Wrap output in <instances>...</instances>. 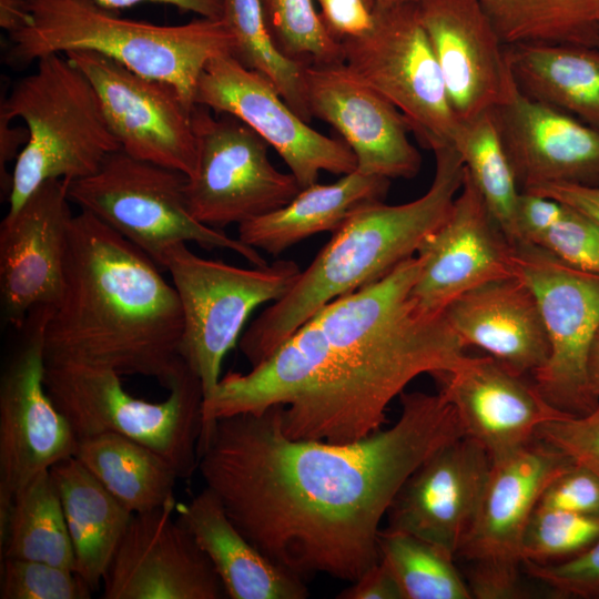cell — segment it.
<instances>
[{
	"label": "cell",
	"mask_w": 599,
	"mask_h": 599,
	"mask_svg": "<svg viewBox=\"0 0 599 599\" xmlns=\"http://www.w3.org/2000/svg\"><path fill=\"white\" fill-rule=\"evenodd\" d=\"M521 192H530L559 201L582 213L599 227V186L545 184Z\"/></svg>",
	"instance_id": "cell-45"
},
{
	"label": "cell",
	"mask_w": 599,
	"mask_h": 599,
	"mask_svg": "<svg viewBox=\"0 0 599 599\" xmlns=\"http://www.w3.org/2000/svg\"><path fill=\"white\" fill-rule=\"evenodd\" d=\"M375 3L378 4H394V3H402V2H414L418 0H374Z\"/></svg>",
	"instance_id": "cell-50"
},
{
	"label": "cell",
	"mask_w": 599,
	"mask_h": 599,
	"mask_svg": "<svg viewBox=\"0 0 599 599\" xmlns=\"http://www.w3.org/2000/svg\"><path fill=\"white\" fill-rule=\"evenodd\" d=\"M52 307L33 309L0 380V516L33 477L73 457L78 437L44 385V327Z\"/></svg>",
	"instance_id": "cell-14"
},
{
	"label": "cell",
	"mask_w": 599,
	"mask_h": 599,
	"mask_svg": "<svg viewBox=\"0 0 599 599\" xmlns=\"http://www.w3.org/2000/svg\"><path fill=\"white\" fill-rule=\"evenodd\" d=\"M44 385L78 439L115 433L163 456L180 478L197 469L204 395L189 365L156 403L132 396L120 374L102 367L45 363Z\"/></svg>",
	"instance_id": "cell-7"
},
{
	"label": "cell",
	"mask_w": 599,
	"mask_h": 599,
	"mask_svg": "<svg viewBox=\"0 0 599 599\" xmlns=\"http://www.w3.org/2000/svg\"><path fill=\"white\" fill-rule=\"evenodd\" d=\"M535 438L552 446L599 478V406L585 416L548 420L536 429Z\"/></svg>",
	"instance_id": "cell-40"
},
{
	"label": "cell",
	"mask_w": 599,
	"mask_h": 599,
	"mask_svg": "<svg viewBox=\"0 0 599 599\" xmlns=\"http://www.w3.org/2000/svg\"><path fill=\"white\" fill-rule=\"evenodd\" d=\"M433 152L435 174L426 193L397 205L370 201L357 206L287 293L251 323L238 344L252 367L321 307L382 278L416 255L423 240L449 214L465 177V165L453 145Z\"/></svg>",
	"instance_id": "cell-4"
},
{
	"label": "cell",
	"mask_w": 599,
	"mask_h": 599,
	"mask_svg": "<svg viewBox=\"0 0 599 599\" xmlns=\"http://www.w3.org/2000/svg\"><path fill=\"white\" fill-rule=\"evenodd\" d=\"M67 181L42 183L0 225V303L4 324L20 331L38 307L61 300L74 214Z\"/></svg>",
	"instance_id": "cell-17"
},
{
	"label": "cell",
	"mask_w": 599,
	"mask_h": 599,
	"mask_svg": "<svg viewBox=\"0 0 599 599\" xmlns=\"http://www.w3.org/2000/svg\"><path fill=\"white\" fill-rule=\"evenodd\" d=\"M506 53L525 95L599 130V47L522 42Z\"/></svg>",
	"instance_id": "cell-29"
},
{
	"label": "cell",
	"mask_w": 599,
	"mask_h": 599,
	"mask_svg": "<svg viewBox=\"0 0 599 599\" xmlns=\"http://www.w3.org/2000/svg\"><path fill=\"white\" fill-rule=\"evenodd\" d=\"M91 81L120 148L192 176L197 164L192 111L171 83L140 75L93 51L65 54Z\"/></svg>",
	"instance_id": "cell-16"
},
{
	"label": "cell",
	"mask_w": 599,
	"mask_h": 599,
	"mask_svg": "<svg viewBox=\"0 0 599 599\" xmlns=\"http://www.w3.org/2000/svg\"><path fill=\"white\" fill-rule=\"evenodd\" d=\"M528 243L573 268L599 275V227L566 204L552 224Z\"/></svg>",
	"instance_id": "cell-39"
},
{
	"label": "cell",
	"mask_w": 599,
	"mask_h": 599,
	"mask_svg": "<svg viewBox=\"0 0 599 599\" xmlns=\"http://www.w3.org/2000/svg\"><path fill=\"white\" fill-rule=\"evenodd\" d=\"M444 314L465 347L484 349L518 375H534L549 357V341L537 300L516 275L464 293Z\"/></svg>",
	"instance_id": "cell-25"
},
{
	"label": "cell",
	"mask_w": 599,
	"mask_h": 599,
	"mask_svg": "<svg viewBox=\"0 0 599 599\" xmlns=\"http://www.w3.org/2000/svg\"><path fill=\"white\" fill-rule=\"evenodd\" d=\"M378 549L395 576L404 599H471L455 556L414 535L380 529Z\"/></svg>",
	"instance_id": "cell-34"
},
{
	"label": "cell",
	"mask_w": 599,
	"mask_h": 599,
	"mask_svg": "<svg viewBox=\"0 0 599 599\" xmlns=\"http://www.w3.org/2000/svg\"><path fill=\"white\" fill-rule=\"evenodd\" d=\"M10 122L0 118V165L1 172L8 162L17 159L21 145L28 141L27 128H11Z\"/></svg>",
	"instance_id": "cell-47"
},
{
	"label": "cell",
	"mask_w": 599,
	"mask_h": 599,
	"mask_svg": "<svg viewBox=\"0 0 599 599\" xmlns=\"http://www.w3.org/2000/svg\"><path fill=\"white\" fill-rule=\"evenodd\" d=\"M373 1H374V0H373ZM374 3H375V1H374Z\"/></svg>",
	"instance_id": "cell-51"
},
{
	"label": "cell",
	"mask_w": 599,
	"mask_h": 599,
	"mask_svg": "<svg viewBox=\"0 0 599 599\" xmlns=\"http://www.w3.org/2000/svg\"><path fill=\"white\" fill-rule=\"evenodd\" d=\"M338 599H404L403 591L387 564L380 559L352 586L342 590Z\"/></svg>",
	"instance_id": "cell-44"
},
{
	"label": "cell",
	"mask_w": 599,
	"mask_h": 599,
	"mask_svg": "<svg viewBox=\"0 0 599 599\" xmlns=\"http://www.w3.org/2000/svg\"><path fill=\"white\" fill-rule=\"evenodd\" d=\"M493 115L521 191L599 186V130L525 95L515 80Z\"/></svg>",
	"instance_id": "cell-23"
},
{
	"label": "cell",
	"mask_w": 599,
	"mask_h": 599,
	"mask_svg": "<svg viewBox=\"0 0 599 599\" xmlns=\"http://www.w3.org/2000/svg\"><path fill=\"white\" fill-rule=\"evenodd\" d=\"M420 271L410 297L439 314L458 296L489 281L514 276V244L466 172L445 221L420 243Z\"/></svg>",
	"instance_id": "cell-18"
},
{
	"label": "cell",
	"mask_w": 599,
	"mask_h": 599,
	"mask_svg": "<svg viewBox=\"0 0 599 599\" xmlns=\"http://www.w3.org/2000/svg\"><path fill=\"white\" fill-rule=\"evenodd\" d=\"M439 393L454 407L465 436L483 445L491 459L519 449L548 420L568 417L551 406L535 383L491 356L465 358L436 377Z\"/></svg>",
	"instance_id": "cell-24"
},
{
	"label": "cell",
	"mask_w": 599,
	"mask_h": 599,
	"mask_svg": "<svg viewBox=\"0 0 599 599\" xmlns=\"http://www.w3.org/2000/svg\"><path fill=\"white\" fill-rule=\"evenodd\" d=\"M159 267L93 214H75L62 296L44 327L45 363L153 377L167 388L187 364L180 298Z\"/></svg>",
	"instance_id": "cell-3"
},
{
	"label": "cell",
	"mask_w": 599,
	"mask_h": 599,
	"mask_svg": "<svg viewBox=\"0 0 599 599\" xmlns=\"http://www.w3.org/2000/svg\"><path fill=\"white\" fill-rule=\"evenodd\" d=\"M453 146L491 214L514 244L520 189L493 111L459 122Z\"/></svg>",
	"instance_id": "cell-33"
},
{
	"label": "cell",
	"mask_w": 599,
	"mask_h": 599,
	"mask_svg": "<svg viewBox=\"0 0 599 599\" xmlns=\"http://www.w3.org/2000/svg\"><path fill=\"white\" fill-rule=\"evenodd\" d=\"M99 6L108 10H118L132 7L141 2L166 3L179 8L182 11H190L202 18L222 19L223 0H93Z\"/></svg>",
	"instance_id": "cell-46"
},
{
	"label": "cell",
	"mask_w": 599,
	"mask_h": 599,
	"mask_svg": "<svg viewBox=\"0 0 599 599\" xmlns=\"http://www.w3.org/2000/svg\"><path fill=\"white\" fill-rule=\"evenodd\" d=\"M315 0H261L276 49L304 67L343 62L342 43L316 11Z\"/></svg>",
	"instance_id": "cell-36"
},
{
	"label": "cell",
	"mask_w": 599,
	"mask_h": 599,
	"mask_svg": "<svg viewBox=\"0 0 599 599\" xmlns=\"http://www.w3.org/2000/svg\"><path fill=\"white\" fill-rule=\"evenodd\" d=\"M77 457L133 515L174 500L175 468L150 447L115 433L78 439Z\"/></svg>",
	"instance_id": "cell-30"
},
{
	"label": "cell",
	"mask_w": 599,
	"mask_h": 599,
	"mask_svg": "<svg viewBox=\"0 0 599 599\" xmlns=\"http://www.w3.org/2000/svg\"><path fill=\"white\" fill-rule=\"evenodd\" d=\"M512 261L514 274L537 300L550 346L534 383L558 410L585 416L599 406L587 369L599 327V275L573 268L525 241L514 243Z\"/></svg>",
	"instance_id": "cell-12"
},
{
	"label": "cell",
	"mask_w": 599,
	"mask_h": 599,
	"mask_svg": "<svg viewBox=\"0 0 599 599\" xmlns=\"http://www.w3.org/2000/svg\"><path fill=\"white\" fill-rule=\"evenodd\" d=\"M311 113L332 125L353 151L357 171L413 179L422 165L405 116L344 62L305 67Z\"/></svg>",
	"instance_id": "cell-20"
},
{
	"label": "cell",
	"mask_w": 599,
	"mask_h": 599,
	"mask_svg": "<svg viewBox=\"0 0 599 599\" xmlns=\"http://www.w3.org/2000/svg\"><path fill=\"white\" fill-rule=\"evenodd\" d=\"M373 14L369 30L341 42L344 64L397 108L425 148L453 145L459 121L417 1L374 3Z\"/></svg>",
	"instance_id": "cell-11"
},
{
	"label": "cell",
	"mask_w": 599,
	"mask_h": 599,
	"mask_svg": "<svg viewBox=\"0 0 599 599\" xmlns=\"http://www.w3.org/2000/svg\"><path fill=\"white\" fill-rule=\"evenodd\" d=\"M329 33L339 42L362 35L373 24V0H315Z\"/></svg>",
	"instance_id": "cell-43"
},
{
	"label": "cell",
	"mask_w": 599,
	"mask_h": 599,
	"mask_svg": "<svg viewBox=\"0 0 599 599\" xmlns=\"http://www.w3.org/2000/svg\"><path fill=\"white\" fill-rule=\"evenodd\" d=\"M599 539V517L537 506L526 527L521 559L555 564L573 558Z\"/></svg>",
	"instance_id": "cell-37"
},
{
	"label": "cell",
	"mask_w": 599,
	"mask_h": 599,
	"mask_svg": "<svg viewBox=\"0 0 599 599\" xmlns=\"http://www.w3.org/2000/svg\"><path fill=\"white\" fill-rule=\"evenodd\" d=\"M0 118L21 119L28 130L11 173L8 213L42 183L89 176L121 149L93 84L65 54L39 59L1 103Z\"/></svg>",
	"instance_id": "cell-6"
},
{
	"label": "cell",
	"mask_w": 599,
	"mask_h": 599,
	"mask_svg": "<svg viewBox=\"0 0 599 599\" xmlns=\"http://www.w3.org/2000/svg\"><path fill=\"white\" fill-rule=\"evenodd\" d=\"M236 40L235 57L265 75L287 104L306 122L308 104L305 67L284 57L268 33L261 0H223V18Z\"/></svg>",
	"instance_id": "cell-35"
},
{
	"label": "cell",
	"mask_w": 599,
	"mask_h": 599,
	"mask_svg": "<svg viewBox=\"0 0 599 599\" xmlns=\"http://www.w3.org/2000/svg\"><path fill=\"white\" fill-rule=\"evenodd\" d=\"M505 44L599 47V0H477Z\"/></svg>",
	"instance_id": "cell-32"
},
{
	"label": "cell",
	"mask_w": 599,
	"mask_h": 599,
	"mask_svg": "<svg viewBox=\"0 0 599 599\" xmlns=\"http://www.w3.org/2000/svg\"><path fill=\"white\" fill-rule=\"evenodd\" d=\"M522 568L558 597L599 598V539L568 560L545 565L524 561Z\"/></svg>",
	"instance_id": "cell-41"
},
{
	"label": "cell",
	"mask_w": 599,
	"mask_h": 599,
	"mask_svg": "<svg viewBox=\"0 0 599 599\" xmlns=\"http://www.w3.org/2000/svg\"><path fill=\"white\" fill-rule=\"evenodd\" d=\"M27 6L29 23L8 33L11 65L23 67L49 54L93 51L140 75L173 84L191 109L206 64L236 50L223 19L201 17L160 26L120 18L93 0H27Z\"/></svg>",
	"instance_id": "cell-5"
},
{
	"label": "cell",
	"mask_w": 599,
	"mask_h": 599,
	"mask_svg": "<svg viewBox=\"0 0 599 599\" xmlns=\"http://www.w3.org/2000/svg\"><path fill=\"white\" fill-rule=\"evenodd\" d=\"M0 532L1 560H37L74 570L73 546L50 469L13 495Z\"/></svg>",
	"instance_id": "cell-31"
},
{
	"label": "cell",
	"mask_w": 599,
	"mask_h": 599,
	"mask_svg": "<svg viewBox=\"0 0 599 599\" xmlns=\"http://www.w3.org/2000/svg\"><path fill=\"white\" fill-rule=\"evenodd\" d=\"M175 499L133 515L103 578V599H222L210 559L175 515Z\"/></svg>",
	"instance_id": "cell-19"
},
{
	"label": "cell",
	"mask_w": 599,
	"mask_h": 599,
	"mask_svg": "<svg viewBox=\"0 0 599 599\" xmlns=\"http://www.w3.org/2000/svg\"><path fill=\"white\" fill-rule=\"evenodd\" d=\"M29 21L27 0H0V26L8 33L26 27Z\"/></svg>",
	"instance_id": "cell-48"
},
{
	"label": "cell",
	"mask_w": 599,
	"mask_h": 599,
	"mask_svg": "<svg viewBox=\"0 0 599 599\" xmlns=\"http://www.w3.org/2000/svg\"><path fill=\"white\" fill-rule=\"evenodd\" d=\"M162 267L170 273L182 307L181 355L200 379L205 403L221 379L225 355L235 346L250 315L284 296L302 271L290 260L238 267L201 257L186 244L170 248Z\"/></svg>",
	"instance_id": "cell-9"
},
{
	"label": "cell",
	"mask_w": 599,
	"mask_h": 599,
	"mask_svg": "<svg viewBox=\"0 0 599 599\" xmlns=\"http://www.w3.org/2000/svg\"><path fill=\"white\" fill-rule=\"evenodd\" d=\"M92 591L72 569L37 560H1V599H89Z\"/></svg>",
	"instance_id": "cell-38"
},
{
	"label": "cell",
	"mask_w": 599,
	"mask_h": 599,
	"mask_svg": "<svg viewBox=\"0 0 599 599\" xmlns=\"http://www.w3.org/2000/svg\"><path fill=\"white\" fill-rule=\"evenodd\" d=\"M389 184V179L357 170L329 184L314 183L284 206L241 223L237 238L277 256L315 234L333 233L361 204L384 201Z\"/></svg>",
	"instance_id": "cell-27"
},
{
	"label": "cell",
	"mask_w": 599,
	"mask_h": 599,
	"mask_svg": "<svg viewBox=\"0 0 599 599\" xmlns=\"http://www.w3.org/2000/svg\"><path fill=\"white\" fill-rule=\"evenodd\" d=\"M420 22L459 122L504 103L514 84L506 44L477 0H418Z\"/></svg>",
	"instance_id": "cell-21"
},
{
	"label": "cell",
	"mask_w": 599,
	"mask_h": 599,
	"mask_svg": "<svg viewBox=\"0 0 599 599\" xmlns=\"http://www.w3.org/2000/svg\"><path fill=\"white\" fill-rule=\"evenodd\" d=\"M74 551V571L95 590L133 514L77 458L50 468Z\"/></svg>",
	"instance_id": "cell-28"
},
{
	"label": "cell",
	"mask_w": 599,
	"mask_h": 599,
	"mask_svg": "<svg viewBox=\"0 0 599 599\" xmlns=\"http://www.w3.org/2000/svg\"><path fill=\"white\" fill-rule=\"evenodd\" d=\"M491 468L486 448L468 436L432 454L404 483L388 511V529L435 544L456 558Z\"/></svg>",
	"instance_id": "cell-22"
},
{
	"label": "cell",
	"mask_w": 599,
	"mask_h": 599,
	"mask_svg": "<svg viewBox=\"0 0 599 599\" xmlns=\"http://www.w3.org/2000/svg\"><path fill=\"white\" fill-rule=\"evenodd\" d=\"M186 179L180 171L119 149L93 174L67 181V191L71 203L97 216L160 267L170 248L190 242L205 250L233 251L253 266L267 265L256 248L194 219L185 199Z\"/></svg>",
	"instance_id": "cell-8"
},
{
	"label": "cell",
	"mask_w": 599,
	"mask_h": 599,
	"mask_svg": "<svg viewBox=\"0 0 599 599\" xmlns=\"http://www.w3.org/2000/svg\"><path fill=\"white\" fill-rule=\"evenodd\" d=\"M394 425L347 444L294 439L281 405L215 420L197 470L238 530L266 557L305 579L354 582L380 560V522L408 477L465 436L438 394H400Z\"/></svg>",
	"instance_id": "cell-1"
},
{
	"label": "cell",
	"mask_w": 599,
	"mask_h": 599,
	"mask_svg": "<svg viewBox=\"0 0 599 599\" xmlns=\"http://www.w3.org/2000/svg\"><path fill=\"white\" fill-rule=\"evenodd\" d=\"M537 506L599 517V478L573 463L548 484Z\"/></svg>",
	"instance_id": "cell-42"
},
{
	"label": "cell",
	"mask_w": 599,
	"mask_h": 599,
	"mask_svg": "<svg viewBox=\"0 0 599 599\" xmlns=\"http://www.w3.org/2000/svg\"><path fill=\"white\" fill-rule=\"evenodd\" d=\"M175 514L210 559L226 598L305 599L309 596L304 579L260 551L233 524L207 487L189 501L176 502Z\"/></svg>",
	"instance_id": "cell-26"
},
{
	"label": "cell",
	"mask_w": 599,
	"mask_h": 599,
	"mask_svg": "<svg viewBox=\"0 0 599 599\" xmlns=\"http://www.w3.org/2000/svg\"><path fill=\"white\" fill-rule=\"evenodd\" d=\"M415 255L382 278L327 303L266 359L229 372L203 404L202 434L216 419L281 405L294 439L347 444L382 429L392 400L416 377L435 378L466 356L444 312L418 308Z\"/></svg>",
	"instance_id": "cell-2"
},
{
	"label": "cell",
	"mask_w": 599,
	"mask_h": 599,
	"mask_svg": "<svg viewBox=\"0 0 599 599\" xmlns=\"http://www.w3.org/2000/svg\"><path fill=\"white\" fill-rule=\"evenodd\" d=\"M194 102L254 130L284 160L301 189L317 183L323 171L345 175L357 169L356 156L344 141L311 128L265 75L232 53L206 64Z\"/></svg>",
	"instance_id": "cell-15"
},
{
	"label": "cell",
	"mask_w": 599,
	"mask_h": 599,
	"mask_svg": "<svg viewBox=\"0 0 599 599\" xmlns=\"http://www.w3.org/2000/svg\"><path fill=\"white\" fill-rule=\"evenodd\" d=\"M572 464L568 456L536 438L491 459L478 508L456 552V559L467 567L473 598L525 597L520 575L526 527L545 488Z\"/></svg>",
	"instance_id": "cell-10"
},
{
	"label": "cell",
	"mask_w": 599,
	"mask_h": 599,
	"mask_svg": "<svg viewBox=\"0 0 599 599\" xmlns=\"http://www.w3.org/2000/svg\"><path fill=\"white\" fill-rule=\"evenodd\" d=\"M192 125L197 164L184 192L189 211L202 224L216 230L240 225L284 206L302 190L292 173L272 164L267 142L241 120L195 105Z\"/></svg>",
	"instance_id": "cell-13"
},
{
	"label": "cell",
	"mask_w": 599,
	"mask_h": 599,
	"mask_svg": "<svg viewBox=\"0 0 599 599\" xmlns=\"http://www.w3.org/2000/svg\"><path fill=\"white\" fill-rule=\"evenodd\" d=\"M587 369L590 388L599 400V327L591 342Z\"/></svg>",
	"instance_id": "cell-49"
}]
</instances>
